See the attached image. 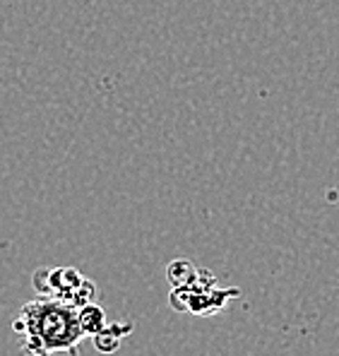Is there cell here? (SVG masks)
I'll list each match as a JSON object with an SVG mask.
<instances>
[{
    "label": "cell",
    "mask_w": 339,
    "mask_h": 356,
    "mask_svg": "<svg viewBox=\"0 0 339 356\" xmlns=\"http://www.w3.org/2000/svg\"><path fill=\"white\" fill-rule=\"evenodd\" d=\"M77 313L80 308L56 296H41L24 303L13 323L24 356H51L58 352L80 356V342L85 332Z\"/></svg>",
    "instance_id": "6da1fadb"
},
{
    "label": "cell",
    "mask_w": 339,
    "mask_h": 356,
    "mask_svg": "<svg viewBox=\"0 0 339 356\" xmlns=\"http://www.w3.org/2000/svg\"><path fill=\"white\" fill-rule=\"evenodd\" d=\"M133 332V325L130 323H113V325H106L99 334H94V347L101 354H113L118 352V347L123 344V339Z\"/></svg>",
    "instance_id": "7a4b0ae2"
},
{
    "label": "cell",
    "mask_w": 339,
    "mask_h": 356,
    "mask_svg": "<svg viewBox=\"0 0 339 356\" xmlns=\"http://www.w3.org/2000/svg\"><path fill=\"white\" fill-rule=\"evenodd\" d=\"M85 277L80 275L72 267H58V270H51V284H53V296L60 301H67V296L82 284Z\"/></svg>",
    "instance_id": "3957f363"
},
{
    "label": "cell",
    "mask_w": 339,
    "mask_h": 356,
    "mask_svg": "<svg viewBox=\"0 0 339 356\" xmlns=\"http://www.w3.org/2000/svg\"><path fill=\"white\" fill-rule=\"evenodd\" d=\"M77 318H80V327H82V332H85V337H94V334H99L108 325L106 313H104V308L97 306V303H90V306L80 308Z\"/></svg>",
    "instance_id": "277c9868"
},
{
    "label": "cell",
    "mask_w": 339,
    "mask_h": 356,
    "mask_svg": "<svg viewBox=\"0 0 339 356\" xmlns=\"http://www.w3.org/2000/svg\"><path fill=\"white\" fill-rule=\"evenodd\" d=\"M197 275H200V270L188 260H174L166 267V277L174 286H192L197 282Z\"/></svg>",
    "instance_id": "5b68a950"
},
{
    "label": "cell",
    "mask_w": 339,
    "mask_h": 356,
    "mask_svg": "<svg viewBox=\"0 0 339 356\" xmlns=\"http://www.w3.org/2000/svg\"><path fill=\"white\" fill-rule=\"evenodd\" d=\"M94 294H97V284L90 280H82V284L67 296V303L75 308H85V306H90V303H94Z\"/></svg>",
    "instance_id": "8992f818"
},
{
    "label": "cell",
    "mask_w": 339,
    "mask_h": 356,
    "mask_svg": "<svg viewBox=\"0 0 339 356\" xmlns=\"http://www.w3.org/2000/svg\"><path fill=\"white\" fill-rule=\"evenodd\" d=\"M31 284H34L36 294H41V296H53V284H51V270H46V267H41V270L34 272V277H31Z\"/></svg>",
    "instance_id": "52a82bcc"
}]
</instances>
